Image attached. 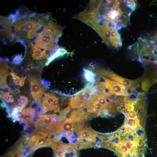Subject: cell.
<instances>
[{
    "mask_svg": "<svg viewBox=\"0 0 157 157\" xmlns=\"http://www.w3.org/2000/svg\"><path fill=\"white\" fill-rule=\"evenodd\" d=\"M137 2L136 0L94 1L91 9L99 25L105 24L118 30L129 24Z\"/></svg>",
    "mask_w": 157,
    "mask_h": 157,
    "instance_id": "1",
    "label": "cell"
},
{
    "mask_svg": "<svg viewBox=\"0 0 157 157\" xmlns=\"http://www.w3.org/2000/svg\"><path fill=\"white\" fill-rule=\"evenodd\" d=\"M49 15L30 13L25 18L17 20L13 27V38L32 39L36 37L51 20Z\"/></svg>",
    "mask_w": 157,
    "mask_h": 157,
    "instance_id": "2",
    "label": "cell"
},
{
    "mask_svg": "<svg viewBox=\"0 0 157 157\" xmlns=\"http://www.w3.org/2000/svg\"><path fill=\"white\" fill-rule=\"evenodd\" d=\"M62 30L61 26L51 20L34 40L35 46L47 50L54 49L57 47Z\"/></svg>",
    "mask_w": 157,
    "mask_h": 157,
    "instance_id": "3",
    "label": "cell"
},
{
    "mask_svg": "<svg viewBox=\"0 0 157 157\" xmlns=\"http://www.w3.org/2000/svg\"><path fill=\"white\" fill-rule=\"evenodd\" d=\"M62 123L59 116L56 114L40 115L35 123L34 131L52 133L57 130Z\"/></svg>",
    "mask_w": 157,
    "mask_h": 157,
    "instance_id": "4",
    "label": "cell"
},
{
    "mask_svg": "<svg viewBox=\"0 0 157 157\" xmlns=\"http://www.w3.org/2000/svg\"><path fill=\"white\" fill-rule=\"evenodd\" d=\"M38 73L32 72L28 76L31 95L36 103L40 106L42 105V97L45 90L41 83Z\"/></svg>",
    "mask_w": 157,
    "mask_h": 157,
    "instance_id": "5",
    "label": "cell"
},
{
    "mask_svg": "<svg viewBox=\"0 0 157 157\" xmlns=\"http://www.w3.org/2000/svg\"><path fill=\"white\" fill-rule=\"evenodd\" d=\"M104 80V91L113 95L128 97L132 94L129 92L130 90L125 86L114 81L110 80L105 77H102Z\"/></svg>",
    "mask_w": 157,
    "mask_h": 157,
    "instance_id": "6",
    "label": "cell"
},
{
    "mask_svg": "<svg viewBox=\"0 0 157 157\" xmlns=\"http://www.w3.org/2000/svg\"><path fill=\"white\" fill-rule=\"evenodd\" d=\"M101 75L106 77L125 86L131 91H133L139 86L138 80H131L123 78L108 70L101 69L99 72Z\"/></svg>",
    "mask_w": 157,
    "mask_h": 157,
    "instance_id": "7",
    "label": "cell"
},
{
    "mask_svg": "<svg viewBox=\"0 0 157 157\" xmlns=\"http://www.w3.org/2000/svg\"><path fill=\"white\" fill-rule=\"evenodd\" d=\"M92 94L89 85L80 92L72 97L69 103L70 106L75 108L84 106Z\"/></svg>",
    "mask_w": 157,
    "mask_h": 157,
    "instance_id": "8",
    "label": "cell"
},
{
    "mask_svg": "<svg viewBox=\"0 0 157 157\" xmlns=\"http://www.w3.org/2000/svg\"><path fill=\"white\" fill-rule=\"evenodd\" d=\"M30 137L31 140L37 143V149L51 146V133L41 131H34L31 134Z\"/></svg>",
    "mask_w": 157,
    "mask_h": 157,
    "instance_id": "9",
    "label": "cell"
},
{
    "mask_svg": "<svg viewBox=\"0 0 157 157\" xmlns=\"http://www.w3.org/2000/svg\"><path fill=\"white\" fill-rule=\"evenodd\" d=\"M13 23L9 17L0 16V36L3 39L13 40Z\"/></svg>",
    "mask_w": 157,
    "mask_h": 157,
    "instance_id": "10",
    "label": "cell"
},
{
    "mask_svg": "<svg viewBox=\"0 0 157 157\" xmlns=\"http://www.w3.org/2000/svg\"><path fill=\"white\" fill-rule=\"evenodd\" d=\"M89 116L88 113L83 108H81L72 110L69 118L74 124H79L84 126Z\"/></svg>",
    "mask_w": 157,
    "mask_h": 157,
    "instance_id": "11",
    "label": "cell"
},
{
    "mask_svg": "<svg viewBox=\"0 0 157 157\" xmlns=\"http://www.w3.org/2000/svg\"><path fill=\"white\" fill-rule=\"evenodd\" d=\"M31 137L27 133L22 134L15 144V147L22 153L23 156L25 154L29 146Z\"/></svg>",
    "mask_w": 157,
    "mask_h": 157,
    "instance_id": "12",
    "label": "cell"
},
{
    "mask_svg": "<svg viewBox=\"0 0 157 157\" xmlns=\"http://www.w3.org/2000/svg\"><path fill=\"white\" fill-rule=\"evenodd\" d=\"M77 135L80 139H85L89 142L94 143L96 141L97 133L90 127L86 126L78 131Z\"/></svg>",
    "mask_w": 157,
    "mask_h": 157,
    "instance_id": "13",
    "label": "cell"
},
{
    "mask_svg": "<svg viewBox=\"0 0 157 157\" xmlns=\"http://www.w3.org/2000/svg\"><path fill=\"white\" fill-rule=\"evenodd\" d=\"M35 110L34 108L30 107L26 109L21 114L19 117L15 120L25 122L24 129L26 130L33 122L35 115Z\"/></svg>",
    "mask_w": 157,
    "mask_h": 157,
    "instance_id": "14",
    "label": "cell"
},
{
    "mask_svg": "<svg viewBox=\"0 0 157 157\" xmlns=\"http://www.w3.org/2000/svg\"><path fill=\"white\" fill-rule=\"evenodd\" d=\"M74 125V123L69 118L66 119L55 132V135L56 136H59L62 132H64L60 135L62 136L64 132L65 133V134L64 135H67V134H68L71 132H73Z\"/></svg>",
    "mask_w": 157,
    "mask_h": 157,
    "instance_id": "15",
    "label": "cell"
},
{
    "mask_svg": "<svg viewBox=\"0 0 157 157\" xmlns=\"http://www.w3.org/2000/svg\"><path fill=\"white\" fill-rule=\"evenodd\" d=\"M31 49L30 52L31 58L33 60L36 61L41 60L45 59L48 56L46 50L37 47L34 45L32 42L31 43Z\"/></svg>",
    "mask_w": 157,
    "mask_h": 157,
    "instance_id": "16",
    "label": "cell"
},
{
    "mask_svg": "<svg viewBox=\"0 0 157 157\" xmlns=\"http://www.w3.org/2000/svg\"><path fill=\"white\" fill-rule=\"evenodd\" d=\"M12 71L10 68L4 62H0V87L1 89L8 87L6 79L8 74Z\"/></svg>",
    "mask_w": 157,
    "mask_h": 157,
    "instance_id": "17",
    "label": "cell"
},
{
    "mask_svg": "<svg viewBox=\"0 0 157 157\" xmlns=\"http://www.w3.org/2000/svg\"><path fill=\"white\" fill-rule=\"evenodd\" d=\"M64 156L65 157H77L78 153L70 144L64 145Z\"/></svg>",
    "mask_w": 157,
    "mask_h": 157,
    "instance_id": "18",
    "label": "cell"
},
{
    "mask_svg": "<svg viewBox=\"0 0 157 157\" xmlns=\"http://www.w3.org/2000/svg\"><path fill=\"white\" fill-rule=\"evenodd\" d=\"M71 144L77 150L88 148L94 146L89 143L80 140H77L75 141H72Z\"/></svg>",
    "mask_w": 157,
    "mask_h": 157,
    "instance_id": "19",
    "label": "cell"
},
{
    "mask_svg": "<svg viewBox=\"0 0 157 157\" xmlns=\"http://www.w3.org/2000/svg\"><path fill=\"white\" fill-rule=\"evenodd\" d=\"M67 53V50L64 48H59L51 57L48 59V60L46 63L45 65L48 66L51 62L55 59L58 57L62 56Z\"/></svg>",
    "mask_w": 157,
    "mask_h": 157,
    "instance_id": "20",
    "label": "cell"
},
{
    "mask_svg": "<svg viewBox=\"0 0 157 157\" xmlns=\"http://www.w3.org/2000/svg\"><path fill=\"white\" fill-rule=\"evenodd\" d=\"M1 157H24L22 153L15 146L11 147Z\"/></svg>",
    "mask_w": 157,
    "mask_h": 157,
    "instance_id": "21",
    "label": "cell"
},
{
    "mask_svg": "<svg viewBox=\"0 0 157 157\" xmlns=\"http://www.w3.org/2000/svg\"><path fill=\"white\" fill-rule=\"evenodd\" d=\"M17 74L14 72L13 70L11 73L15 84L16 85L20 86L22 87L24 85V81L26 78V76H24V78H20Z\"/></svg>",
    "mask_w": 157,
    "mask_h": 157,
    "instance_id": "22",
    "label": "cell"
},
{
    "mask_svg": "<svg viewBox=\"0 0 157 157\" xmlns=\"http://www.w3.org/2000/svg\"><path fill=\"white\" fill-rule=\"evenodd\" d=\"M28 97L24 95L20 96V97L18 100V103L20 107V112L22 113L24 112L23 109L28 104Z\"/></svg>",
    "mask_w": 157,
    "mask_h": 157,
    "instance_id": "23",
    "label": "cell"
},
{
    "mask_svg": "<svg viewBox=\"0 0 157 157\" xmlns=\"http://www.w3.org/2000/svg\"><path fill=\"white\" fill-rule=\"evenodd\" d=\"M1 98L3 100L7 103H12L14 101V98L12 95L10 94V92H4L0 91Z\"/></svg>",
    "mask_w": 157,
    "mask_h": 157,
    "instance_id": "24",
    "label": "cell"
},
{
    "mask_svg": "<svg viewBox=\"0 0 157 157\" xmlns=\"http://www.w3.org/2000/svg\"><path fill=\"white\" fill-rule=\"evenodd\" d=\"M84 76L86 81L89 82H93L94 81L95 74L90 70L85 69Z\"/></svg>",
    "mask_w": 157,
    "mask_h": 157,
    "instance_id": "25",
    "label": "cell"
},
{
    "mask_svg": "<svg viewBox=\"0 0 157 157\" xmlns=\"http://www.w3.org/2000/svg\"><path fill=\"white\" fill-rule=\"evenodd\" d=\"M23 58L22 54L17 55L13 58L12 63L15 64H19L22 62Z\"/></svg>",
    "mask_w": 157,
    "mask_h": 157,
    "instance_id": "26",
    "label": "cell"
}]
</instances>
